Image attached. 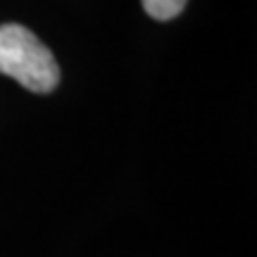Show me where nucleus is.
I'll return each instance as SVG.
<instances>
[{
  "mask_svg": "<svg viewBox=\"0 0 257 257\" xmlns=\"http://www.w3.org/2000/svg\"><path fill=\"white\" fill-rule=\"evenodd\" d=\"M0 74L12 76L31 93H50L60 83L55 55L22 24L0 27Z\"/></svg>",
  "mask_w": 257,
  "mask_h": 257,
  "instance_id": "nucleus-1",
  "label": "nucleus"
},
{
  "mask_svg": "<svg viewBox=\"0 0 257 257\" xmlns=\"http://www.w3.org/2000/svg\"><path fill=\"white\" fill-rule=\"evenodd\" d=\"M143 10L157 22H167V19H174L184 12L186 3L188 0H141Z\"/></svg>",
  "mask_w": 257,
  "mask_h": 257,
  "instance_id": "nucleus-2",
  "label": "nucleus"
}]
</instances>
